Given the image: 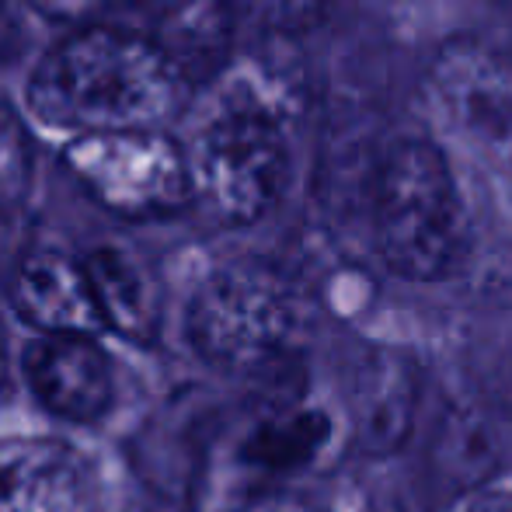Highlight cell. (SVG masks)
Listing matches in <instances>:
<instances>
[{"label": "cell", "mask_w": 512, "mask_h": 512, "mask_svg": "<svg viewBox=\"0 0 512 512\" xmlns=\"http://www.w3.org/2000/svg\"><path fill=\"white\" fill-rule=\"evenodd\" d=\"M182 91V74L140 32L88 28L39 63L28 105L60 129H154L178 108Z\"/></svg>", "instance_id": "6da1fadb"}, {"label": "cell", "mask_w": 512, "mask_h": 512, "mask_svg": "<svg viewBox=\"0 0 512 512\" xmlns=\"http://www.w3.org/2000/svg\"><path fill=\"white\" fill-rule=\"evenodd\" d=\"M373 227L387 269L405 279H436L457 262L460 199L450 164L432 143L401 140L380 161Z\"/></svg>", "instance_id": "7a4b0ae2"}, {"label": "cell", "mask_w": 512, "mask_h": 512, "mask_svg": "<svg viewBox=\"0 0 512 512\" xmlns=\"http://www.w3.org/2000/svg\"><path fill=\"white\" fill-rule=\"evenodd\" d=\"M297 293L269 265H230L192 300L189 335L209 363L258 370L283 356L297 335Z\"/></svg>", "instance_id": "3957f363"}, {"label": "cell", "mask_w": 512, "mask_h": 512, "mask_svg": "<svg viewBox=\"0 0 512 512\" xmlns=\"http://www.w3.org/2000/svg\"><path fill=\"white\" fill-rule=\"evenodd\" d=\"M192 185L223 220L251 223L276 203L286 178V140L255 105L227 108L203 129Z\"/></svg>", "instance_id": "277c9868"}, {"label": "cell", "mask_w": 512, "mask_h": 512, "mask_svg": "<svg viewBox=\"0 0 512 512\" xmlns=\"http://www.w3.org/2000/svg\"><path fill=\"white\" fill-rule=\"evenodd\" d=\"M67 164L91 196L126 216H164L189 203L185 154L157 129H108L70 143Z\"/></svg>", "instance_id": "5b68a950"}, {"label": "cell", "mask_w": 512, "mask_h": 512, "mask_svg": "<svg viewBox=\"0 0 512 512\" xmlns=\"http://www.w3.org/2000/svg\"><path fill=\"white\" fill-rule=\"evenodd\" d=\"M436 91L474 147L512 161V60L453 42L436 60Z\"/></svg>", "instance_id": "8992f818"}, {"label": "cell", "mask_w": 512, "mask_h": 512, "mask_svg": "<svg viewBox=\"0 0 512 512\" xmlns=\"http://www.w3.org/2000/svg\"><path fill=\"white\" fill-rule=\"evenodd\" d=\"M95 474L56 439H0V512H91Z\"/></svg>", "instance_id": "52a82bcc"}, {"label": "cell", "mask_w": 512, "mask_h": 512, "mask_svg": "<svg viewBox=\"0 0 512 512\" xmlns=\"http://www.w3.org/2000/svg\"><path fill=\"white\" fill-rule=\"evenodd\" d=\"M25 377L53 415L91 422L112 401V366L95 335H42L25 352Z\"/></svg>", "instance_id": "ba28073f"}, {"label": "cell", "mask_w": 512, "mask_h": 512, "mask_svg": "<svg viewBox=\"0 0 512 512\" xmlns=\"http://www.w3.org/2000/svg\"><path fill=\"white\" fill-rule=\"evenodd\" d=\"M11 300L42 335H98L105 328L84 262L63 251H32L14 272Z\"/></svg>", "instance_id": "9c48e42d"}, {"label": "cell", "mask_w": 512, "mask_h": 512, "mask_svg": "<svg viewBox=\"0 0 512 512\" xmlns=\"http://www.w3.org/2000/svg\"><path fill=\"white\" fill-rule=\"evenodd\" d=\"M147 25H136L150 39L182 81H199L220 70L230 53L227 0H143Z\"/></svg>", "instance_id": "30bf717a"}, {"label": "cell", "mask_w": 512, "mask_h": 512, "mask_svg": "<svg viewBox=\"0 0 512 512\" xmlns=\"http://www.w3.org/2000/svg\"><path fill=\"white\" fill-rule=\"evenodd\" d=\"M91 293H95L98 314L105 328H115L119 335L143 342L154 335L157 324V300L147 272L140 262L115 248H98L84 258Z\"/></svg>", "instance_id": "8fae6325"}, {"label": "cell", "mask_w": 512, "mask_h": 512, "mask_svg": "<svg viewBox=\"0 0 512 512\" xmlns=\"http://www.w3.org/2000/svg\"><path fill=\"white\" fill-rule=\"evenodd\" d=\"M328 439V418L321 415H297L290 422H279L262 432L258 446L262 457L272 464H297V460L314 457L317 446Z\"/></svg>", "instance_id": "7c38bea8"}, {"label": "cell", "mask_w": 512, "mask_h": 512, "mask_svg": "<svg viewBox=\"0 0 512 512\" xmlns=\"http://www.w3.org/2000/svg\"><path fill=\"white\" fill-rule=\"evenodd\" d=\"M32 178V147L7 108H0V206L18 203Z\"/></svg>", "instance_id": "4fadbf2b"}, {"label": "cell", "mask_w": 512, "mask_h": 512, "mask_svg": "<svg viewBox=\"0 0 512 512\" xmlns=\"http://www.w3.org/2000/svg\"><path fill=\"white\" fill-rule=\"evenodd\" d=\"M241 4L265 25L283 28V32H300V28L321 21L328 0H241Z\"/></svg>", "instance_id": "5bb4252c"}, {"label": "cell", "mask_w": 512, "mask_h": 512, "mask_svg": "<svg viewBox=\"0 0 512 512\" xmlns=\"http://www.w3.org/2000/svg\"><path fill=\"white\" fill-rule=\"evenodd\" d=\"M46 18H56V21H81L88 14H98L105 11L108 4L115 0H32Z\"/></svg>", "instance_id": "9a60e30c"}, {"label": "cell", "mask_w": 512, "mask_h": 512, "mask_svg": "<svg viewBox=\"0 0 512 512\" xmlns=\"http://www.w3.org/2000/svg\"><path fill=\"white\" fill-rule=\"evenodd\" d=\"M237 512H324V509H317L314 502L304 499V495L272 492V495H258V499H251L248 506H241Z\"/></svg>", "instance_id": "2e32d148"}, {"label": "cell", "mask_w": 512, "mask_h": 512, "mask_svg": "<svg viewBox=\"0 0 512 512\" xmlns=\"http://www.w3.org/2000/svg\"><path fill=\"white\" fill-rule=\"evenodd\" d=\"M464 512H512V488H492L467 502Z\"/></svg>", "instance_id": "e0dca14e"}, {"label": "cell", "mask_w": 512, "mask_h": 512, "mask_svg": "<svg viewBox=\"0 0 512 512\" xmlns=\"http://www.w3.org/2000/svg\"><path fill=\"white\" fill-rule=\"evenodd\" d=\"M0 394H4V356H0Z\"/></svg>", "instance_id": "ac0fdd59"}]
</instances>
